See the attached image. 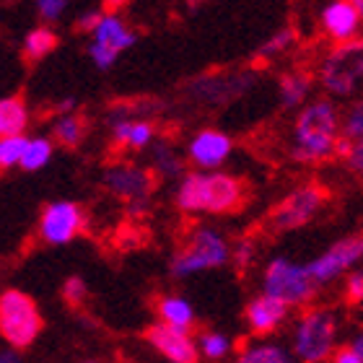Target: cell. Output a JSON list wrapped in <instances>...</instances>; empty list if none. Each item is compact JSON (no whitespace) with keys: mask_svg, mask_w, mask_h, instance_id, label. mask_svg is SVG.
I'll use <instances>...</instances> for the list:
<instances>
[{"mask_svg":"<svg viewBox=\"0 0 363 363\" xmlns=\"http://www.w3.org/2000/svg\"><path fill=\"white\" fill-rule=\"evenodd\" d=\"M342 138V122L333 101L319 99L298 112L294 122V153L301 164H319L337 156V143Z\"/></svg>","mask_w":363,"mask_h":363,"instance_id":"1","label":"cell"},{"mask_svg":"<svg viewBox=\"0 0 363 363\" xmlns=\"http://www.w3.org/2000/svg\"><path fill=\"white\" fill-rule=\"evenodd\" d=\"M244 182L231 174H187L177 189V205L184 213H234L244 203Z\"/></svg>","mask_w":363,"mask_h":363,"instance_id":"2","label":"cell"},{"mask_svg":"<svg viewBox=\"0 0 363 363\" xmlns=\"http://www.w3.org/2000/svg\"><path fill=\"white\" fill-rule=\"evenodd\" d=\"M319 84L333 96H350L363 89V39L337 42L319 65Z\"/></svg>","mask_w":363,"mask_h":363,"instance_id":"3","label":"cell"},{"mask_svg":"<svg viewBox=\"0 0 363 363\" xmlns=\"http://www.w3.org/2000/svg\"><path fill=\"white\" fill-rule=\"evenodd\" d=\"M231 257L228 242L213 228H197L189 234L179 252L172 257V275L174 278H189L195 272L213 270V267L226 265Z\"/></svg>","mask_w":363,"mask_h":363,"instance_id":"4","label":"cell"},{"mask_svg":"<svg viewBox=\"0 0 363 363\" xmlns=\"http://www.w3.org/2000/svg\"><path fill=\"white\" fill-rule=\"evenodd\" d=\"M42 333V317L37 303L21 291H3L0 296V335L13 348H29Z\"/></svg>","mask_w":363,"mask_h":363,"instance_id":"5","label":"cell"},{"mask_svg":"<svg viewBox=\"0 0 363 363\" xmlns=\"http://www.w3.org/2000/svg\"><path fill=\"white\" fill-rule=\"evenodd\" d=\"M335 314L327 309H309L298 319L294 335V353L301 363H325L335 353Z\"/></svg>","mask_w":363,"mask_h":363,"instance_id":"6","label":"cell"},{"mask_svg":"<svg viewBox=\"0 0 363 363\" xmlns=\"http://www.w3.org/2000/svg\"><path fill=\"white\" fill-rule=\"evenodd\" d=\"M317 286L319 283L311 278L306 265H296L286 257L270 259V265L265 267V275H262L265 294L286 301L288 306H306L317 294Z\"/></svg>","mask_w":363,"mask_h":363,"instance_id":"7","label":"cell"},{"mask_svg":"<svg viewBox=\"0 0 363 363\" xmlns=\"http://www.w3.org/2000/svg\"><path fill=\"white\" fill-rule=\"evenodd\" d=\"M327 200V192L325 187H319V184H303V187L294 189L288 197H283L275 208H272L270 223L272 231H294V228H301L306 226L314 216L319 213V208L325 205Z\"/></svg>","mask_w":363,"mask_h":363,"instance_id":"8","label":"cell"},{"mask_svg":"<svg viewBox=\"0 0 363 363\" xmlns=\"http://www.w3.org/2000/svg\"><path fill=\"white\" fill-rule=\"evenodd\" d=\"M86 226V216L81 211V205L68 203V200H57V203H50L42 211V218H39V236L45 244H68L73 242Z\"/></svg>","mask_w":363,"mask_h":363,"instance_id":"9","label":"cell"},{"mask_svg":"<svg viewBox=\"0 0 363 363\" xmlns=\"http://www.w3.org/2000/svg\"><path fill=\"white\" fill-rule=\"evenodd\" d=\"M361 259H363V234H353L340 239V242H335L317 259H311L309 265H306V270L311 272V278L317 280L319 286H325L330 280L340 278L342 272H348Z\"/></svg>","mask_w":363,"mask_h":363,"instance_id":"10","label":"cell"},{"mask_svg":"<svg viewBox=\"0 0 363 363\" xmlns=\"http://www.w3.org/2000/svg\"><path fill=\"white\" fill-rule=\"evenodd\" d=\"M104 184L112 195H117L130 205V211H143L153 192V174L140 167L117 164V167L106 169Z\"/></svg>","mask_w":363,"mask_h":363,"instance_id":"11","label":"cell"},{"mask_svg":"<svg viewBox=\"0 0 363 363\" xmlns=\"http://www.w3.org/2000/svg\"><path fill=\"white\" fill-rule=\"evenodd\" d=\"M133 42H135V34L125 26V21H122L120 16L106 13L101 16L99 26L94 29V45H91L89 52L99 68H109L120 57V52L133 47Z\"/></svg>","mask_w":363,"mask_h":363,"instance_id":"12","label":"cell"},{"mask_svg":"<svg viewBox=\"0 0 363 363\" xmlns=\"http://www.w3.org/2000/svg\"><path fill=\"white\" fill-rule=\"evenodd\" d=\"M145 340L159 350L169 363H197L200 361V345L189 337L187 330H177V327L159 322L145 330Z\"/></svg>","mask_w":363,"mask_h":363,"instance_id":"13","label":"cell"},{"mask_svg":"<svg viewBox=\"0 0 363 363\" xmlns=\"http://www.w3.org/2000/svg\"><path fill=\"white\" fill-rule=\"evenodd\" d=\"M189 161L200 169H216L228 159L231 153V138L223 135L220 130H200L189 140Z\"/></svg>","mask_w":363,"mask_h":363,"instance_id":"14","label":"cell"},{"mask_svg":"<svg viewBox=\"0 0 363 363\" xmlns=\"http://www.w3.org/2000/svg\"><path fill=\"white\" fill-rule=\"evenodd\" d=\"M361 16L363 13L356 8L353 0H333L322 11V29L335 42H345V39H353L358 34Z\"/></svg>","mask_w":363,"mask_h":363,"instance_id":"15","label":"cell"},{"mask_svg":"<svg viewBox=\"0 0 363 363\" xmlns=\"http://www.w3.org/2000/svg\"><path fill=\"white\" fill-rule=\"evenodd\" d=\"M288 309L291 306L286 301H280L270 294H262L257 298H252L247 306V325L255 335H267L286 322Z\"/></svg>","mask_w":363,"mask_h":363,"instance_id":"16","label":"cell"},{"mask_svg":"<svg viewBox=\"0 0 363 363\" xmlns=\"http://www.w3.org/2000/svg\"><path fill=\"white\" fill-rule=\"evenodd\" d=\"M112 133H114V145H120V148H143V145L151 143L153 138V125L145 120H120L112 125Z\"/></svg>","mask_w":363,"mask_h":363,"instance_id":"17","label":"cell"},{"mask_svg":"<svg viewBox=\"0 0 363 363\" xmlns=\"http://www.w3.org/2000/svg\"><path fill=\"white\" fill-rule=\"evenodd\" d=\"M156 309H159L161 322L177 327V330H187L195 325V311L189 306V301L179 298V296H161L156 301Z\"/></svg>","mask_w":363,"mask_h":363,"instance_id":"18","label":"cell"},{"mask_svg":"<svg viewBox=\"0 0 363 363\" xmlns=\"http://www.w3.org/2000/svg\"><path fill=\"white\" fill-rule=\"evenodd\" d=\"M29 125V109L21 96H8L0 101V135H21Z\"/></svg>","mask_w":363,"mask_h":363,"instance_id":"19","label":"cell"},{"mask_svg":"<svg viewBox=\"0 0 363 363\" xmlns=\"http://www.w3.org/2000/svg\"><path fill=\"white\" fill-rule=\"evenodd\" d=\"M236 363H296L294 356L286 348H280L275 342H257L244 348L236 358Z\"/></svg>","mask_w":363,"mask_h":363,"instance_id":"20","label":"cell"},{"mask_svg":"<svg viewBox=\"0 0 363 363\" xmlns=\"http://www.w3.org/2000/svg\"><path fill=\"white\" fill-rule=\"evenodd\" d=\"M55 47H57V34L52 29H47V26H39V29H31L23 39V57L26 60H42L47 55L52 52Z\"/></svg>","mask_w":363,"mask_h":363,"instance_id":"21","label":"cell"},{"mask_svg":"<svg viewBox=\"0 0 363 363\" xmlns=\"http://www.w3.org/2000/svg\"><path fill=\"white\" fill-rule=\"evenodd\" d=\"M311 78L306 73H286L280 78V101L286 106H298L303 104V99L309 96Z\"/></svg>","mask_w":363,"mask_h":363,"instance_id":"22","label":"cell"},{"mask_svg":"<svg viewBox=\"0 0 363 363\" xmlns=\"http://www.w3.org/2000/svg\"><path fill=\"white\" fill-rule=\"evenodd\" d=\"M52 135L65 148H76L86 135V120L78 117V114H65V117H60V120L55 122Z\"/></svg>","mask_w":363,"mask_h":363,"instance_id":"23","label":"cell"},{"mask_svg":"<svg viewBox=\"0 0 363 363\" xmlns=\"http://www.w3.org/2000/svg\"><path fill=\"white\" fill-rule=\"evenodd\" d=\"M52 159V143L47 138H31L26 143V151H23L21 169L23 172H37Z\"/></svg>","mask_w":363,"mask_h":363,"instance_id":"24","label":"cell"},{"mask_svg":"<svg viewBox=\"0 0 363 363\" xmlns=\"http://www.w3.org/2000/svg\"><path fill=\"white\" fill-rule=\"evenodd\" d=\"M26 143H29V140L23 135H3V140H0V167L3 169L21 167Z\"/></svg>","mask_w":363,"mask_h":363,"instance_id":"25","label":"cell"},{"mask_svg":"<svg viewBox=\"0 0 363 363\" xmlns=\"http://www.w3.org/2000/svg\"><path fill=\"white\" fill-rule=\"evenodd\" d=\"M197 345H200V353H203L208 361H220V358H226L228 350H231L228 337L220 333H203L200 340H197Z\"/></svg>","mask_w":363,"mask_h":363,"instance_id":"26","label":"cell"},{"mask_svg":"<svg viewBox=\"0 0 363 363\" xmlns=\"http://www.w3.org/2000/svg\"><path fill=\"white\" fill-rule=\"evenodd\" d=\"M342 135L353 140V143L363 140V99H358L342 117Z\"/></svg>","mask_w":363,"mask_h":363,"instance_id":"27","label":"cell"},{"mask_svg":"<svg viewBox=\"0 0 363 363\" xmlns=\"http://www.w3.org/2000/svg\"><path fill=\"white\" fill-rule=\"evenodd\" d=\"M294 39H296L294 29H280L278 34H272L265 45L259 47V57H262V60H270V57H275V55L286 52L288 47L294 45Z\"/></svg>","mask_w":363,"mask_h":363,"instance_id":"28","label":"cell"},{"mask_svg":"<svg viewBox=\"0 0 363 363\" xmlns=\"http://www.w3.org/2000/svg\"><path fill=\"white\" fill-rule=\"evenodd\" d=\"M153 159H156V169H159L161 174H167V177H174L179 174V159H177V153L169 148L167 143H159L156 145V153H153Z\"/></svg>","mask_w":363,"mask_h":363,"instance_id":"29","label":"cell"},{"mask_svg":"<svg viewBox=\"0 0 363 363\" xmlns=\"http://www.w3.org/2000/svg\"><path fill=\"white\" fill-rule=\"evenodd\" d=\"M62 296H65V301L73 303V306H78V303L86 301V296H89V288H86V283L81 278H68L65 280V286H62Z\"/></svg>","mask_w":363,"mask_h":363,"instance_id":"30","label":"cell"},{"mask_svg":"<svg viewBox=\"0 0 363 363\" xmlns=\"http://www.w3.org/2000/svg\"><path fill=\"white\" fill-rule=\"evenodd\" d=\"M345 298H348L350 303L363 301V270L350 272L348 275V280H345Z\"/></svg>","mask_w":363,"mask_h":363,"instance_id":"31","label":"cell"},{"mask_svg":"<svg viewBox=\"0 0 363 363\" xmlns=\"http://www.w3.org/2000/svg\"><path fill=\"white\" fill-rule=\"evenodd\" d=\"M252 259H255V244H252L250 239H242L234 250V262L244 270V267L252 265Z\"/></svg>","mask_w":363,"mask_h":363,"instance_id":"32","label":"cell"},{"mask_svg":"<svg viewBox=\"0 0 363 363\" xmlns=\"http://www.w3.org/2000/svg\"><path fill=\"white\" fill-rule=\"evenodd\" d=\"M37 6H39V16H42L45 21H55V18L62 13L65 0H37Z\"/></svg>","mask_w":363,"mask_h":363,"instance_id":"33","label":"cell"},{"mask_svg":"<svg viewBox=\"0 0 363 363\" xmlns=\"http://www.w3.org/2000/svg\"><path fill=\"white\" fill-rule=\"evenodd\" d=\"M345 164L350 167V172H356V174H363V140L350 145L348 156H345Z\"/></svg>","mask_w":363,"mask_h":363,"instance_id":"34","label":"cell"},{"mask_svg":"<svg viewBox=\"0 0 363 363\" xmlns=\"http://www.w3.org/2000/svg\"><path fill=\"white\" fill-rule=\"evenodd\" d=\"M333 363H363V356L353 345H345V348H335Z\"/></svg>","mask_w":363,"mask_h":363,"instance_id":"35","label":"cell"},{"mask_svg":"<svg viewBox=\"0 0 363 363\" xmlns=\"http://www.w3.org/2000/svg\"><path fill=\"white\" fill-rule=\"evenodd\" d=\"M99 21H101V13H84L76 21V26L81 31H94L99 26Z\"/></svg>","mask_w":363,"mask_h":363,"instance_id":"36","label":"cell"},{"mask_svg":"<svg viewBox=\"0 0 363 363\" xmlns=\"http://www.w3.org/2000/svg\"><path fill=\"white\" fill-rule=\"evenodd\" d=\"M0 363H23V358H21V353H18V348H6L3 353H0Z\"/></svg>","mask_w":363,"mask_h":363,"instance_id":"37","label":"cell"},{"mask_svg":"<svg viewBox=\"0 0 363 363\" xmlns=\"http://www.w3.org/2000/svg\"><path fill=\"white\" fill-rule=\"evenodd\" d=\"M128 0H104V8H106V13H114V11H120L122 6H125Z\"/></svg>","mask_w":363,"mask_h":363,"instance_id":"38","label":"cell"},{"mask_svg":"<svg viewBox=\"0 0 363 363\" xmlns=\"http://www.w3.org/2000/svg\"><path fill=\"white\" fill-rule=\"evenodd\" d=\"M353 348H356V350H358V353H361V356H363V333H361V335H358L356 340H353Z\"/></svg>","mask_w":363,"mask_h":363,"instance_id":"39","label":"cell"},{"mask_svg":"<svg viewBox=\"0 0 363 363\" xmlns=\"http://www.w3.org/2000/svg\"><path fill=\"white\" fill-rule=\"evenodd\" d=\"M353 3H356V8L363 13V0H353Z\"/></svg>","mask_w":363,"mask_h":363,"instance_id":"40","label":"cell"},{"mask_svg":"<svg viewBox=\"0 0 363 363\" xmlns=\"http://www.w3.org/2000/svg\"><path fill=\"white\" fill-rule=\"evenodd\" d=\"M84 363H99V361H84Z\"/></svg>","mask_w":363,"mask_h":363,"instance_id":"41","label":"cell"}]
</instances>
